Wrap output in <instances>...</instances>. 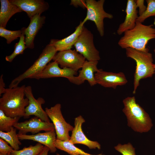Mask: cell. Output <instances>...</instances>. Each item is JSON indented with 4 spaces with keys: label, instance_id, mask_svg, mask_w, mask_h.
Wrapping results in <instances>:
<instances>
[{
    "label": "cell",
    "instance_id": "cell-1",
    "mask_svg": "<svg viewBox=\"0 0 155 155\" xmlns=\"http://www.w3.org/2000/svg\"><path fill=\"white\" fill-rule=\"evenodd\" d=\"M155 38V28L152 25H146L136 22L132 29L124 33L118 42L122 48H130L139 51H149L146 45L150 40Z\"/></svg>",
    "mask_w": 155,
    "mask_h": 155
},
{
    "label": "cell",
    "instance_id": "cell-2",
    "mask_svg": "<svg viewBox=\"0 0 155 155\" xmlns=\"http://www.w3.org/2000/svg\"><path fill=\"white\" fill-rule=\"evenodd\" d=\"M25 85L6 88L0 98V109L7 116L24 117L25 109L28 105L27 98H24Z\"/></svg>",
    "mask_w": 155,
    "mask_h": 155
},
{
    "label": "cell",
    "instance_id": "cell-3",
    "mask_svg": "<svg viewBox=\"0 0 155 155\" xmlns=\"http://www.w3.org/2000/svg\"><path fill=\"white\" fill-rule=\"evenodd\" d=\"M123 111L126 116L127 125L134 131L140 133L149 131L153 126L148 114L136 101L134 96L127 97L123 100Z\"/></svg>",
    "mask_w": 155,
    "mask_h": 155
},
{
    "label": "cell",
    "instance_id": "cell-4",
    "mask_svg": "<svg viewBox=\"0 0 155 155\" xmlns=\"http://www.w3.org/2000/svg\"><path fill=\"white\" fill-rule=\"evenodd\" d=\"M125 49L127 56L134 60L136 63L133 92L135 94L141 80L152 77L154 73V64L153 63L152 55L149 51H142L130 48Z\"/></svg>",
    "mask_w": 155,
    "mask_h": 155
},
{
    "label": "cell",
    "instance_id": "cell-5",
    "mask_svg": "<svg viewBox=\"0 0 155 155\" xmlns=\"http://www.w3.org/2000/svg\"><path fill=\"white\" fill-rule=\"evenodd\" d=\"M57 52L53 46L49 44L47 45L33 64L23 73L13 80L9 88H12L18 86L19 84L23 80L31 78L40 73L53 60Z\"/></svg>",
    "mask_w": 155,
    "mask_h": 155
},
{
    "label": "cell",
    "instance_id": "cell-6",
    "mask_svg": "<svg viewBox=\"0 0 155 155\" xmlns=\"http://www.w3.org/2000/svg\"><path fill=\"white\" fill-rule=\"evenodd\" d=\"M87 9L85 18L82 21L85 23L88 20L93 21L101 36L104 34V20L105 18L112 19L113 15L106 12L104 9V0L96 1L95 0H86Z\"/></svg>",
    "mask_w": 155,
    "mask_h": 155
},
{
    "label": "cell",
    "instance_id": "cell-7",
    "mask_svg": "<svg viewBox=\"0 0 155 155\" xmlns=\"http://www.w3.org/2000/svg\"><path fill=\"white\" fill-rule=\"evenodd\" d=\"M93 35L84 26L74 46L75 50L87 61H97L100 59L99 53L94 42Z\"/></svg>",
    "mask_w": 155,
    "mask_h": 155
},
{
    "label": "cell",
    "instance_id": "cell-8",
    "mask_svg": "<svg viewBox=\"0 0 155 155\" xmlns=\"http://www.w3.org/2000/svg\"><path fill=\"white\" fill-rule=\"evenodd\" d=\"M61 108V104L58 103L50 108H46L45 111L54 125L56 139L62 141L69 140V132L72 131L74 127L65 120Z\"/></svg>",
    "mask_w": 155,
    "mask_h": 155
},
{
    "label": "cell",
    "instance_id": "cell-9",
    "mask_svg": "<svg viewBox=\"0 0 155 155\" xmlns=\"http://www.w3.org/2000/svg\"><path fill=\"white\" fill-rule=\"evenodd\" d=\"M85 59L76 50L70 49L59 51L54 56L53 60L56 62L61 68H69L77 72L81 68Z\"/></svg>",
    "mask_w": 155,
    "mask_h": 155
},
{
    "label": "cell",
    "instance_id": "cell-10",
    "mask_svg": "<svg viewBox=\"0 0 155 155\" xmlns=\"http://www.w3.org/2000/svg\"><path fill=\"white\" fill-rule=\"evenodd\" d=\"M24 93L26 96L28 100L29 103L25 109L24 118H28L30 116L34 115L44 121L50 122L46 112L42 107V105L45 102L44 99L41 97L36 99L33 96L32 87L30 86H25Z\"/></svg>",
    "mask_w": 155,
    "mask_h": 155
},
{
    "label": "cell",
    "instance_id": "cell-11",
    "mask_svg": "<svg viewBox=\"0 0 155 155\" xmlns=\"http://www.w3.org/2000/svg\"><path fill=\"white\" fill-rule=\"evenodd\" d=\"M19 130L18 134H26L28 132L36 133L44 131L45 132L55 129L53 123L44 121L36 117L24 122H17L13 126Z\"/></svg>",
    "mask_w": 155,
    "mask_h": 155
},
{
    "label": "cell",
    "instance_id": "cell-12",
    "mask_svg": "<svg viewBox=\"0 0 155 155\" xmlns=\"http://www.w3.org/2000/svg\"><path fill=\"white\" fill-rule=\"evenodd\" d=\"M56 61L49 63L44 70L39 73L36 75L31 78L39 80L40 79L48 78L55 77H63L67 78L72 82L77 72L70 69L61 68L59 67Z\"/></svg>",
    "mask_w": 155,
    "mask_h": 155
},
{
    "label": "cell",
    "instance_id": "cell-13",
    "mask_svg": "<svg viewBox=\"0 0 155 155\" xmlns=\"http://www.w3.org/2000/svg\"><path fill=\"white\" fill-rule=\"evenodd\" d=\"M97 84L105 88H111L115 89L118 86L126 84L127 80L122 72L118 73L107 72L102 69H99L95 74Z\"/></svg>",
    "mask_w": 155,
    "mask_h": 155
},
{
    "label": "cell",
    "instance_id": "cell-14",
    "mask_svg": "<svg viewBox=\"0 0 155 155\" xmlns=\"http://www.w3.org/2000/svg\"><path fill=\"white\" fill-rule=\"evenodd\" d=\"M10 1L26 12L30 19L40 15L49 7L48 3L43 0H10Z\"/></svg>",
    "mask_w": 155,
    "mask_h": 155
},
{
    "label": "cell",
    "instance_id": "cell-15",
    "mask_svg": "<svg viewBox=\"0 0 155 155\" xmlns=\"http://www.w3.org/2000/svg\"><path fill=\"white\" fill-rule=\"evenodd\" d=\"M85 122V120L81 115L75 118L74 127L72 131L69 141L73 144H81L85 145L90 149H100L101 146L98 142L88 139L83 133L82 125Z\"/></svg>",
    "mask_w": 155,
    "mask_h": 155
},
{
    "label": "cell",
    "instance_id": "cell-16",
    "mask_svg": "<svg viewBox=\"0 0 155 155\" xmlns=\"http://www.w3.org/2000/svg\"><path fill=\"white\" fill-rule=\"evenodd\" d=\"M46 17L36 15L30 19V22L26 28H23L25 36V42L27 48L32 49L34 47L35 36L45 22Z\"/></svg>",
    "mask_w": 155,
    "mask_h": 155
},
{
    "label": "cell",
    "instance_id": "cell-17",
    "mask_svg": "<svg viewBox=\"0 0 155 155\" xmlns=\"http://www.w3.org/2000/svg\"><path fill=\"white\" fill-rule=\"evenodd\" d=\"M98 63L97 61H85L79 71V75L75 76L73 84L79 85L87 80L91 86L97 84L95 74L99 69L97 67Z\"/></svg>",
    "mask_w": 155,
    "mask_h": 155
},
{
    "label": "cell",
    "instance_id": "cell-18",
    "mask_svg": "<svg viewBox=\"0 0 155 155\" xmlns=\"http://www.w3.org/2000/svg\"><path fill=\"white\" fill-rule=\"evenodd\" d=\"M17 135L20 140H30L41 143L48 147L51 153H55L57 151L54 145L55 141L56 139L55 129L32 135L17 134Z\"/></svg>",
    "mask_w": 155,
    "mask_h": 155
},
{
    "label": "cell",
    "instance_id": "cell-19",
    "mask_svg": "<svg viewBox=\"0 0 155 155\" xmlns=\"http://www.w3.org/2000/svg\"><path fill=\"white\" fill-rule=\"evenodd\" d=\"M135 0H128L125 9L126 15L124 22L119 25L117 34L121 35L133 29L135 26L139 16Z\"/></svg>",
    "mask_w": 155,
    "mask_h": 155
},
{
    "label": "cell",
    "instance_id": "cell-20",
    "mask_svg": "<svg viewBox=\"0 0 155 155\" xmlns=\"http://www.w3.org/2000/svg\"><path fill=\"white\" fill-rule=\"evenodd\" d=\"M84 24L82 21L81 22L74 32L71 35L61 40L52 39L49 44L53 46L57 52L71 49L81 33Z\"/></svg>",
    "mask_w": 155,
    "mask_h": 155
},
{
    "label": "cell",
    "instance_id": "cell-21",
    "mask_svg": "<svg viewBox=\"0 0 155 155\" xmlns=\"http://www.w3.org/2000/svg\"><path fill=\"white\" fill-rule=\"evenodd\" d=\"M0 27L5 28L10 19L22 10L8 0H0Z\"/></svg>",
    "mask_w": 155,
    "mask_h": 155
},
{
    "label": "cell",
    "instance_id": "cell-22",
    "mask_svg": "<svg viewBox=\"0 0 155 155\" xmlns=\"http://www.w3.org/2000/svg\"><path fill=\"white\" fill-rule=\"evenodd\" d=\"M54 145L57 149L65 151L71 155H104L102 154L93 155L86 153L75 146L69 140L62 141L56 139Z\"/></svg>",
    "mask_w": 155,
    "mask_h": 155
},
{
    "label": "cell",
    "instance_id": "cell-23",
    "mask_svg": "<svg viewBox=\"0 0 155 155\" xmlns=\"http://www.w3.org/2000/svg\"><path fill=\"white\" fill-rule=\"evenodd\" d=\"M16 129L13 127L8 132L0 131V137L9 143L14 150H19L21 143L16 133Z\"/></svg>",
    "mask_w": 155,
    "mask_h": 155
},
{
    "label": "cell",
    "instance_id": "cell-24",
    "mask_svg": "<svg viewBox=\"0 0 155 155\" xmlns=\"http://www.w3.org/2000/svg\"><path fill=\"white\" fill-rule=\"evenodd\" d=\"M20 118L7 116L0 109V131L5 132L9 131L14 125L18 122Z\"/></svg>",
    "mask_w": 155,
    "mask_h": 155
},
{
    "label": "cell",
    "instance_id": "cell-25",
    "mask_svg": "<svg viewBox=\"0 0 155 155\" xmlns=\"http://www.w3.org/2000/svg\"><path fill=\"white\" fill-rule=\"evenodd\" d=\"M44 146L38 142L35 145H30L17 150H13L10 155H37L42 150Z\"/></svg>",
    "mask_w": 155,
    "mask_h": 155
},
{
    "label": "cell",
    "instance_id": "cell-26",
    "mask_svg": "<svg viewBox=\"0 0 155 155\" xmlns=\"http://www.w3.org/2000/svg\"><path fill=\"white\" fill-rule=\"evenodd\" d=\"M22 29L23 31L22 34L20 38L19 42L15 44L13 52L10 55L5 57V60L7 61L11 62L17 56L23 54L24 51L27 48L25 44V37L23 30V28Z\"/></svg>",
    "mask_w": 155,
    "mask_h": 155
},
{
    "label": "cell",
    "instance_id": "cell-27",
    "mask_svg": "<svg viewBox=\"0 0 155 155\" xmlns=\"http://www.w3.org/2000/svg\"><path fill=\"white\" fill-rule=\"evenodd\" d=\"M22 33V29L21 30L11 31L7 30L5 28L0 27V36L6 39L8 44L11 43L18 37L20 38Z\"/></svg>",
    "mask_w": 155,
    "mask_h": 155
},
{
    "label": "cell",
    "instance_id": "cell-28",
    "mask_svg": "<svg viewBox=\"0 0 155 155\" xmlns=\"http://www.w3.org/2000/svg\"><path fill=\"white\" fill-rule=\"evenodd\" d=\"M146 1L147 4L146 9L142 14L138 16L137 22L142 23L149 17H155V0H146Z\"/></svg>",
    "mask_w": 155,
    "mask_h": 155
},
{
    "label": "cell",
    "instance_id": "cell-29",
    "mask_svg": "<svg viewBox=\"0 0 155 155\" xmlns=\"http://www.w3.org/2000/svg\"><path fill=\"white\" fill-rule=\"evenodd\" d=\"M114 148L122 155H136L135 149L130 143L124 144H118Z\"/></svg>",
    "mask_w": 155,
    "mask_h": 155
},
{
    "label": "cell",
    "instance_id": "cell-30",
    "mask_svg": "<svg viewBox=\"0 0 155 155\" xmlns=\"http://www.w3.org/2000/svg\"><path fill=\"white\" fill-rule=\"evenodd\" d=\"M14 150L3 139L0 138V153L10 155Z\"/></svg>",
    "mask_w": 155,
    "mask_h": 155
},
{
    "label": "cell",
    "instance_id": "cell-31",
    "mask_svg": "<svg viewBox=\"0 0 155 155\" xmlns=\"http://www.w3.org/2000/svg\"><path fill=\"white\" fill-rule=\"evenodd\" d=\"M135 1L137 8H139L138 13L140 16L145 11L147 6L144 5V0H137Z\"/></svg>",
    "mask_w": 155,
    "mask_h": 155
},
{
    "label": "cell",
    "instance_id": "cell-32",
    "mask_svg": "<svg viewBox=\"0 0 155 155\" xmlns=\"http://www.w3.org/2000/svg\"><path fill=\"white\" fill-rule=\"evenodd\" d=\"M70 5H73L75 7H77L79 6L83 9L86 8V0H71Z\"/></svg>",
    "mask_w": 155,
    "mask_h": 155
},
{
    "label": "cell",
    "instance_id": "cell-33",
    "mask_svg": "<svg viewBox=\"0 0 155 155\" xmlns=\"http://www.w3.org/2000/svg\"><path fill=\"white\" fill-rule=\"evenodd\" d=\"M3 75H1L0 78V96L3 94L5 92L6 88H5V84L3 79Z\"/></svg>",
    "mask_w": 155,
    "mask_h": 155
},
{
    "label": "cell",
    "instance_id": "cell-34",
    "mask_svg": "<svg viewBox=\"0 0 155 155\" xmlns=\"http://www.w3.org/2000/svg\"><path fill=\"white\" fill-rule=\"evenodd\" d=\"M49 151H50L49 148L48 147L44 146L42 151L37 155H48Z\"/></svg>",
    "mask_w": 155,
    "mask_h": 155
},
{
    "label": "cell",
    "instance_id": "cell-35",
    "mask_svg": "<svg viewBox=\"0 0 155 155\" xmlns=\"http://www.w3.org/2000/svg\"><path fill=\"white\" fill-rule=\"evenodd\" d=\"M154 24L155 26V18H154Z\"/></svg>",
    "mask_w": 155,
    "mask_h": 155
},
{
    "label": "cell",
    "instance_id": "cell-36",
    "mask_svg": "<svg viewBox=\"0 0 155 155\" xmlns=\"http://www.w3.org/2000/svg\"><path fill=\"white\" fill-rule=\"evenodd\" d=\"M0 155H8L4 154H2V153H0Z\"/></svg>",
    "mask_w": 155,
    "mask_h": 155
},
{
    "label": "cell",
    "instance_id": "cell-37",
    "mask_svg": "<svg viewBox=\"0 0 155 155\" xmlns=\"http://www.w3.org/2000/svg\"><path fill=\"white\" fill-rule=\"evenodd\" d=\"M154 73H155V64H154Z\"/></svg>",
    "mask_w": 155,
    "mask_h": 155
},
{
    "label": "cell",
    "instance_id": "cell-38",
    "mask_svg": "<svg viewBox=\"0 0 155 155\" xmlns=\"http://www.w3.org/2000/svg\"><path fill=\"white\" fill-rule=\"evenodd\" d=\"M154 53H155V48L154 49Z\"/></svg>",
    "mask_w": 155,
    "mask_h": 155
},
{
    "label": "cell",
    "instance_id": "cell-39",
    "mask_svg": "<svg viewBox=\"0 0 155 155\" xmlns=\"http://www.w3.org/2000/svg\"><path fill=\"white\" fill-rule=\"evenodd\" d=\"M56 155H60L59 154L57 153V154Z\"/></svg>",
    "mask_w": 155,
    "mask_h": 155
}]
</instances>
